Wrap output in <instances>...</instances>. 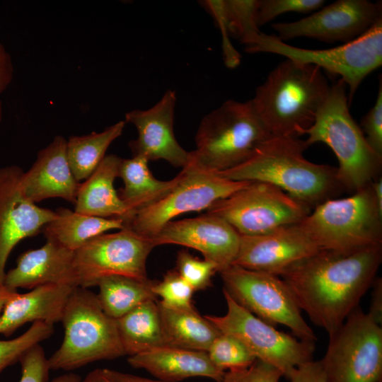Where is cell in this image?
Wrapping results in <instances>:
<instances>
[{"mask_svg": "<svg viewBox=\"0 0 382 382\" xmlns=\"http://www.w3.org/2000/svg\"><path fill=\"white\" fill-rule=\"evenodd\" d=\"M380 18L381 1L338 0L306 18L290 23H272L271 28L282 41L305 37L345 44L364 34Z\"/></svg>", "mask_w": 382, "mask_h": 382, "instance_id": "9a60e30c", "label": "cell"}, {"mask_svg": "<svg viewBox=\"0 0 382 382\" xmlns=\"http://www.w3.org/2000/svg\"><path fill=\"white\" fill-rule=\"evenodd\" d=\"M212 362L220 370H241L250 366L257 359L236 337L221 332L207 350Z\"/></svg>", "mask_w": 382, "mask_h": 382, "instance_id": "4dcf8cb0", "label": "cell"}, {"mask_svg": "<svg viewBox=\"0 0 382 382\" xmlns=\"http://www.w3.org/2000/svg\"><path fill=\"white\" fill-rule=\"evenodd\" d=\"M320 250L299 223L260 235L241 236L233 265L280 276Z\"/></svg>", "mask_w": 382, "mask_h": 382, "instance_id": "e0dca14e", "label": "cell"}, {"mask_svg": "<svg viewBox=\"0 0 382 382\" xmlns=\"http://www.w3.org/2000/svg\"><path fill=\"white\" fill-rule=\"evenodd\" d=\"M179 183L165 197L134 214L125 225L135 233L151 238L176 216L207 209L215 202L247 186L250 181H236L216 173L189 166L182 168Z\"/></svg>", "mask_w": 382, "mask_h": 382, "instance_id": "4fadbf2b", "label": "cell"}, {"mask_svg": "<svg viewBox=\"0 0 382 382\" xmlns=\"http://www.w3.org/2000/svg\"><path fill=\"white\" fill-rule=\"evenodd\" d=\"M64 337L48 359L50 369L72 371L93 362L125 356L115 319L108 316L97 294L76 286L64 310Z\"/></svg>", "mask_w": 382, "mask_h": 382, "instance_id": "8992f818", "label": "cell"}, {"mask_svg": "<svg viewBox=\"0 0 382 382\" xmlns=\"http://www.w3.org/2000/svg\"><path fill=\"white\" fill-rule=\"evenodd\" d=\"M371 299L368 314L378 325L382 323V279L376 277L371 286Z\"/></svg>", "mask_w": 382, "mask_h": 382, "instance_id": "7bdbcfd3", "label": "cell"}, {"mask_svg": "<svg viewBox=\"0 0 382 382\" xmlns=\"http://www.w3.org/2000/svg\"><path fill=\"white\" fill-rule=\"evenodd\" d=\"M150 239L155 247L176 244L197 250L221 272L233 264L241 235L223 219L206 213L195 218L173 220Z\"/></svg>", "mask_w": 382, "mask_h": 382, "instance_id": "ac0fdd59", "label": "cell"}, {"mask_svg": "<svg viewBox=\"0 0 382 382\" xmlns=\"http://www.w3.org/2000/svg\"><path fill=\"white\" fill-rule=\"evenodd\" d=\"M151 240L125 227L87 241L74 253L79 286H97L105 277L123 275L146 279V260L154 248Z\"/></svg>", "mask_w": 382, "mask_h": 382, "instance_id": "5bb4252c", "label": "cell"}, {"mask_svg": "<svg viewBox=\"0 0 382 382\" xmlns=\"http://www.w3.org/2000/svg\"><path fill=\"white\" fill-rule=\"evenodd\" d=\"M282 376L279 370L257 359L246 369L226 371L220 382H279Z\"/></svg>", "mask_w": 382, "mask_h": 382, "instance_id": "f35d334b", "label": "cell"}, {"mask_svg": "<svg viewBox=\"0 0 382 382\" xmlns=\"http://www.w3.org/2000/svg\"><path fill=\"white\" fill-rule=\"evenodd\" d=\"M81 382H112L103 373V369L90 371Z\"/></svg>", "mask_w": 382, "mask_h": 382, "instance_id": "f6af8a7d", "label": "cell"}, {"mask_svg": "<svg viewBox=\"0 0 382 382\" xmlns=\"http://www.w3.org/2000/svg\"><path fill=\"white\" fill-rule=\"evenodd\" d=\"M125 123L119 121L100 132L69 138L67 158L78 182L85 180L97 168L110 145L122 134Z\"/></svg>", "mask_w": 382, "mask_h": 382, "instance_id": "f546056e", "label": "cell"}, {"mask_svg": "<svg viewBox=\"0 0 382 382\" xmlns=\"http://www.w3.org/2000/svg\"><path fill=\"white\" fill-rule=\"evenodd\" d=\"M347 87L340 79L330 85L313 123L300 136H308L307 147L323 142L332 149L338 160L337 178L345 191L354 193L379 177L382 157L370 147L352 117Z\"/></svg>", "mask_w": 382, "mask_h": 382, "instance_id": "277c9868", "label": "cell"}, {"mask_svg": "<svg viewBox=\"0 0 382 382\" xmlns=\"http://www.w3.org/2000/svg\"><path fill=\"white\" fill-rule=\"evenodd\" d=\"M303 140L297 137H272L241 164L216 173L236 181L272 184L313 209L345 191L337 167L307 160Z\"/></svg>", "mask_w": 382, "mask_h": 382, "instance_id": "7a4b0ae2", "label": "cell"}, {"mask_svg": "<svg viewBox=\"0 0 382 382\" xmlns=\"http://www.w3.org/2000/svg\"><path fill=\"white\" fill-rule=\"evenodd\" d=\"M152 290L166 306L175 308L193 306L192 299L195 291L176 270L168 271L161 281L154 282Z\"/></svg>", "mask_w": 382, "mask_h": 382, "instance_id": "836d02e7", "label": "cell"}, {"mask_svg": "<svg viewBox=\"0 0 382 382\" xmlns=\"http://www.w3.org/2000/svg\"><path fill=\"white\" fill-rule=\"evenodd\" d=\"M175 270L194 291L209 287L212 277L218 272L214 264L196 257L185 250L178 252Z\"/></svg>", "mask_w": 382, "mask_h": 382, "instance_id": "e575fe53", "label": "cell"}, {"mask_svg": "<svg viewBox=\"0 0 382 382\" xmlns=\"http://www.w3.org/2000/svg\"><path fill=\"white\" fill-rule=\"evenodd\" d=\"M103 371L105 375L112 382H165L110 369H103Z\"/></svg>", "mask_w": 382, "mask_h": 382, "instance_id": "ee69618b", "label": "cell"}, {"mask_svg": "<svg viewBox=\"0 0 382 382\" xmlns=\"http://www.w3.org/2000/svg\"><path fill=\"white\" fill-rule=\"evenodd\" d=\"M76 286L45 284L30 291L16 293L6 303L0 316V334L11 336L27 323L61 322L68 299Z\"/></svg>", "mask_w": 382, "mask_h": 382, "instance_id": "7402d4cb", "label": "cell"}, {"mask_svg": "<svg viewBox=\"0 0 382 382\" xmlns=\"http://www.w3.org/2000/svg\"><path fill=\"white\" fill-rule=\"evenodd\" d=\"M272 137L250 100H228L202 118L187 166L213 173L227 170L248 160Z\"/></svg>", "mask_w": 382, "mask_h": 382, "instance_id": "5b68a950", "label": "cell"}, {"mask_svg": "<svg viewBox=\"0 0 382 382\" xmlns=\"http://www.w3.org/2000/svg\"><path fill=\"white\" fill-rule=\"evenodd\" d=\"M115 321L124 351L129 357L168 347L157 299L142 303Z\"/></svg>", "mask_w": 382, "mask_h": 382, "instance_id": "484cf974", "label": "cell"}, {"mask_svg": "<svg viewBox=\"0 0 382 382\" xmlns=\"http://www.w3.org/2000/svg\"><path fill=\"white\" fill-rule=\"evenodd\" d=\"M17 166L0 167V284H4L7 260L23 239L42 231L56 212L40 207L24 195Z\"/></svg>", "mask_w": 382, "mask_h": 382, "instance_id": "2e32d148", "label": "cell"}, {"mask_svg": "<svg viewBox=\"0 0 382 382\" xmlns=\"http://www.w3.org/2000/svg\"><path fill=\"white\" fill-rule=\"evenodd\" d=\"M176 93L167 90L161 98L147 110H133L125 114V122L132 124L138 137L129 142L132 156L148 161L163 159L182 168L188 166L190 151L178 142L173 132Z\"/></svg>", "mask_w": 382, "mask_h": 382, "instance_id": "d6986e66", "label": "cell"}, {"mask_svg": "<svg viewBox=\"0 0 382 382\" xmlns=\"http://www.w3.org/2000/svg\"><path fill=\"white\" fill-rule=\"evenodd\" d=\"M311 209L280 188L267 183L247 186L212 204L207 214L231 224L241 236L268 233L300 223Z\"/></svg>", "mask_w": 382, "mask_h": 382, "instance_id": "8fae6325", "label": "cell"}, {"mask_svg": "<svg viewBox=\"0 0 382 382\" xmlns=\"http://www.w3.org/2000/svg\"><path fill=\"white\" fill-rule=\"evenodd\" d=\"M81 378L74 373H67L55 377L50 382H81Z\"/></svg>", "mask_w": 382, "mask_h": 382, "instance_id": "c3c4849f", "label": "cell"}, {"mask_svg": "<svg viewBox=\"0 0 382 382\" xmlns=\"http://www.w3.org/2000/svg\"><path fill=\"white\" fill-rule=\"evenodd\" d=\"M157 301L168 347L207 352L221 333L193 306L175 308Z\"/></svg>", "mask_w": 382, "mask_h": 382, "instance_id": "83f0119b", "label": "cell"}, {"mask_svg": "<svg viewBox=\"0 0 382 382\" xmlns=\"http://www.w3.org/2000/svg\"><path fill=\"white\" fill-rule=\"evenodd\" d=\"M286 378L289 382H326L320 360H311L298 366Z\"/></svg>", "mask_w": 382, "mask_h": 382, "instance_id": "60d3db41", "label": "cell"}, {"mask_svg": "<svg viewBox=\"0 0 382 382\" xmlns=\"http://www.w3.org/2000/svg\"><path fill=\"white\" fill-rule=\"evenodd\" d=\"M219 273L223 290L252 314L274 327L282 325L289 328L299 340L313 342L317 340L290 287L282 277L233 265Z\"/></svg>", "mask_w": 382, "mask_h": 382, "instance_id": "9c48e42d", "label": "cell"}, {"mask_svg": "<svg viewBox=\"0 0 382 382\" xmlns=\"http://www.w3.org/2000/svg\"><path fill=\"white\" fill-rule=\"evenodd\" d=\"M248 53L267 52L282 55L293 62L318 66L340 76L349 88L350 105L359 85L382 64V18L364 34L340 46L313 50L294 47L274 35L260 32L245 45Z\"/></svg>", "mask_w": 382, "mask_h": 382, "instance_id": "ba28073f", "label": "cell"}, {"mask_svg": "<svg viewBox=\"0 0 382 382\" xmlns=\"http://www.w3.org/2000/svg\"><path fill=\"white\" fill-rule=\"evenodd\" d=\"M258 0H224L230 34L245 45L260 31L256 23Z\"/></svg>", "mask_w": 382, "mask_h": 382, "instance_id": "d6a6232c", "label": "cell"}, {"mask_svg": "<svg viewBox=\"0 0 382 382\" xmlns=\"http://www.w3.org/2000/svg\"><path fill=\"white\" fill-rule=\"evenodd\" d=\"M121 161L122 158L117 155H106L92 174L79 184L75 212L102 218L120 219L125 225L129 221L130 213L114 187Z\"/></svg>", "mask_w": 382, "mask_h": 382, "instance_id": "cb8c5ba5", "label": "cell"}, {"mask_svg": "<svg viewBox=\"0 0 382 382\" xmlns=\"http://www.w3.org/2000/svg\"><path fill=\"white\" fill-rule=\"evenodd\" d=\"M22 375L18 382H47L50 366L42 347L38 344L26 351L19 360Z\"/></svg>", "mask_w": 382, "mask_h": 382, "instance_id": "8d00e7d4", "label": "cell"}, {"mask_svg": "<svg viewBox=\"0 0 382 382\" xmlns=\"http://www.w3.org/2000/svg\"><path fill=\"white\" fill-rule=\"evenodd\" d=\"M127 362L132 367L145 370L156 380L165 382H180L195 376L220 382L225 374L212 362L207 352L172 347L129 356Z\"/></svg>", "mask_w": 382, "mask_h": 382, "instance_id": "603a6c76", "label": "cell"}, {"mask_svg": "<svg viewBox=\"0 0 382 382\" xmlns=\"http://www.w3.org/2000/svg\"><path fill=\"white\" fill-rule=\"evenodd\" d=\"M299 224L320 250L349 253L382 245V213L371 183L319 204Z\"/></svg>", "mask_w": 382, "mask_h": 382, "instance_id": "52a82bcc", "label": "cell"}, {"mask_svg": "<svg viewBox=\"0 0 382 382\" xmlns=\"http://www.w3.org/2000/svg\"><path fill=\"white\" fill-rule=\"evenodd\" d=\"M330 85L323 70L286 59L250 100L272 137H297L313 123Z\"/></svg>", "mask_w": 382, "mask_h": 382, "instance_id": "3957f363", "label": "cell"}, {"mask_svg": "<svg viewBox=\"0 0 382 382\" xmlns=\"http://www.w3.org/2000/svg\"><path fill=\"white\" fill-rule=\"evenodd\" d=\"M323 0H258L256 23L262 26L287 12L309 13L318 10Z\"/></svg>", "mask_w": 382, "mask_h": 382, "instance_id": "d590c367", "label": "cell"}, {"mask_svg": "<svg viewBox=\"0 0 382 382\" xmlns=\"http://www.w3.org/2000/svg\"><path fill=\"white\" fill-rule=\"evenodd\" d=\"M382 262V245L349 253L320 250L279 277L310 320L335 333L359 306Z\"/></svg>", "mask_w": 382, "mask_h": 382, "instance_id": "6da1fadb", "label": "cell"}, {"mask_svg": "<svg viewBox=\"0 0 382 382\" xmlns=\"http://www.w3.org/2000/svg\"><path fill=\"white\" fill-rule=\"evenodd\" d=\"M66 141L63 137L56 136L38 152L30 169L23 173L21 188L31 202L57 197L75 204L80 183L69 163Z\"/></svg>", "mask_w": 382, "mask_h": 382, "instance_id": "ffe728a7", "label": "cell"}, {"mask_svg": "<svg viewBox=\"0 0 382 382\" xmlns=\"http://www.w3.org/2000/svg\"><path fill=\"white\" fill-rule=\"evenodd\" d=\"M202 6L213 16L222 34L224 62L228 67L234 68L239 64L240 54L234 49L228 39L230 34L224 10V0H207Z\"/></svg>", "mask_w": 382, "mask_h": 382, "instance_id": "ab89813d", "label": "cell"}, {"mask_svg": "<svg viewBox=\"0 0 382 382\" xmlns=\"http://www.w3.org/2000/svg\"><path fill=\"white\" fill-rule=\"evenodd\" d=\"M13 64L10 54L0 42V96L8 87L13 77ZM2 119V103L0 100V122Z\"/></svg>", "mask_w": 382, "mask_h": 382, "instance_id": "b9f144b4", "label": "cell"}, {"mask_svg": "<svg viewBox=\"0 0 382 382\" xmlns=\"http://www.w3.org/2000/svg\"><path fill=\"white\" fill-rule=\"evenodd\" d=\"M55 212V218L44 226L42 232L47 241L73 251L106 231L125 228L120 219L93 216L63 207Z\"/></svg>", "mask_w": 382, "mask_h": 382, "instance_id": "4316f807", "label": "cell"}, {"mask_svg": "<svg viewBox=\"0 0 382 382\" xmlns=\"http://www.w3.org/2000/svg\"><path fill=\"white\" fill-rule=\"evenodd\" d=\"M74 253L47 241L40 248L27 250L18 257L16 266L6 272L4 284L13 290L33 289L50 284L79 286Z\"/></svg>", "mask_w": 382, "mask_h": 382, "instance_id": "44dd1931", "label": "cell"}, {"mask_svg": "<svg viewBox=\"0 0 382 382\" xmlns=\"http://www.w3.org/2000/svg\"><path fill=\"white\" fill-rule=\"evenodd\" d=\"M17 290L8 288L4 284H0V316L8 300L17 293Z\"/></svg>", "mask_w": 382, "mask_h": 382, "instance_id": "bcb514c9", "label": "cell"}, {"mask_svg": "<svg viewBox=\"0 0 382 382\" xmlns=\"http://www.w3.org/2000/svg\"><path fill=\"white\" fill-rule=\"evenodd\" d=\"M376 204L381 213H382V178L378 177L371 183Z\"/></svg>", "mask_w": 382, "mask_h": 382, "instance_id": "7dc6e473", "label": "cell"}, {"mask_svg": "<svg viewBox=\"0 0 382 382\" xmlns=\"http://www.w3.org/2000/svg\"><path fill=\"white\" fill-rule=\"evenodd\" d=\"M227 306L224 316L206 315L220 332L238 339L256 359L279 370L286 378L298 366L313 360L315 342L277 330L238 304L223 290Z\"/></svg>", "mask_w": 382, "mask_h": 382, "instance_id": "7c38bea8", "label": "cell"}, {"mask_svg": "<svg viewBox=\"0 0 382 382\" xmlns=\"http://www.w3.org/2000/svg\"><path fill=\"white\" fill-rule=\"evenodd\" d=\"M148 162L143 157L132 156L122 158L120 163L118 177L122 178L124 187L117 194L129 210L131 218L135 212L165 197L179 183L183 175L181 170L171 180H158L150 171Z\"/></svg>", "mask_w": 382, "mask_h": 382, "instance_id": "d4e9b609", "label": "cell"}, {"mask_svg": "<svg viewBox=\"0 0 382 382\" xmlns=\"http://www.w3.org/2000/svg\"><path fill=\"white\" fill-rule=\"evenodd\" d=\"M53 332L54 325L35 322L18 337L8 340H0V373L6 367L19 361L26 351L48 339Z\"/></svg>", "mask_w": 382, "mask_h": 382, "instance_id": "1f68e13d", "label": "cell"}, {"mask_svg": "<svg viewBox=\"0 0 382 382\" xmlns=\"http://www.w3.org/2000/svg\"><path fill=\"white\" fill-rule=\"evenodd\" d=\"M361 130L373 151L382 157V81H380L378 94L374 106L361 121Z\"/></svg>", "mask_w": 382, "mask_h": 382, "instance_id": "74e56055", "label": "cell"}, {"mask_svg": "<svg viewBox=\"0 0 382 382\" xmlns=\"http://www.w3.org/2000/svg\"><path fill=\"white\" fill-rule=\"evenodd\" d=\"M320 362L326 382H381V325L358 306L329 336Z\"/></svg>", "mask_w": 382, "mask_h": 382, "instance_id": "30bf717a", "label": "cell"}, {"mask_svg": "<svg viewBox=\"0 0 382 382\" xmlns=\"http://www.w3.org/2000/svg\"><path fill=\"white\" fill-rule=\"evenodd\" d=\"M154 281L123 275L102 278L98 283V301L103 311L117 319L149 300H156L153 292Z\"/></svg>", "mask_w": 382, "mask_h": 382, "instance_id": "f1b7e54d", "label": "cell"}]
</instances>
